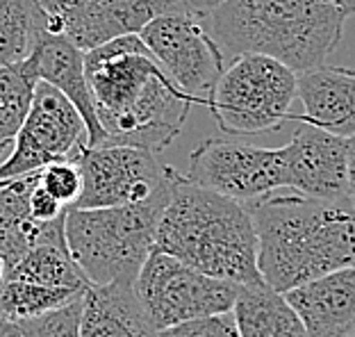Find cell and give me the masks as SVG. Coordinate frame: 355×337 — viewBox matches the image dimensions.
Wrapping results in <instances>:
<instances>
[{"label":"cell","mask_w":355,"mask_h":337,"mask_svg":"<svg viewBox=\"0 0 355 337\" xmlns=\"http://www.w3.org/2000/svg\"><path fill=\"white\" fill-rule=\"evenodd\" d=\"M85 76L103 146L159 155L182 132L191 101L166 78L139 35L85 53Z\"/></svg>","instance_id":"obj_1"},{"label":"cell","mask_w":355,"mask_h":337,"mask_svg":"<svg viewBox=\"0 0 355 337\" xmlns=\"http://www.w3.org/2000/svg\"><path fill=\"white\" fill-rule=\"evenodd\" d=\"M257 235V269L271 290L355 267V210L305 196H266L248 205Z\"/></svg>","instance_id":"obj_2"},{"label":"cell","mask_w":355,"mask_h":337,"mask_svg":"<svg viewBox=\"0 0 355 337\" xmlns=\"http://www.w3.org/2000/svg\"><path fill=\"white\" fill-rule=\"evenodd\" d=\"M153 251L239 287L264 283L251 207L196 187L184 175L159 216Z\"/></svg>","instance_id":"obj_3"},{"label":"cell","mask_w":355,"mask_h":337,"mask_svg":"<svg viewBox=\"0 0 355 337\" xmlns=\"http://www.w3.org/2000/svg\"><path fill=\"white\" fill-rule=\"evenodd\" d=\"M205 19L221 51L262 55L298 76L324 67L349 16L326 0H225Z\"/></svg>","instance_id":"obj_4"},{"label":"cell","mask_w":355,"mask_h":337,"mask_svg":"<svg viewBox=\"0 0 355 337\" xmlns=\"http://www.w3.org/2000/svg\"><path fill=\"white\" fill-rule=\"evenodd\" d=\"M171 194L130 207L67 210V246L89 287L135 285Z\"/></svg>","instance_id":"obj_5"},{"label":"cell","mask_w":355,"mask_h":337,"mask_svg":"<svg viewBox=\"0 0 355 337\" xmlns=\"http://www.w3.org/2000/svg\"><path fill=\"white\" fill-rule=\"evenodd\" d=\"M296 101V74L262 55H239L216 83L207 107L225 135L278 130Z\"/></svg>","instance_id":"obj_6"},{"label":"cell","mask_w":355,"mask_h":337,"mask_svg":"<svg viewBox=\"0 0 355 337\" xmlns=\"http://www.w3.org/2000/svg\"><path fill=\"white\" fill-rule=\"evenodd\" d=\"M83 175L80 198L69 210H107L148 203L171 194L180 171L159 155L130 146H83L73 157Z\"/></svg>","instance_id":"obj_7"},{"label":"cell","mask_w":355,"mask_h":337,"mask_svg":"<svg viewBox=\"0 0 355 337\" xmlns=\"http://www.w3.org/2000/svg\"><path fill=\"white\" fill-rule=\"evenodd\" d=\"M135 294L159 333L196 319L228 315L239 285L209 278L166 253L153 251L135 280Z\"/></svg>","instance_id":"obj_8"},{"label":"cell","mask_w":355,"mask_h":337,"mask_svg":"<svg viewBox=\"0 0 355 337\" xmlns=\"http://www.w3.org/2000/svg\"><path fill=\"white\" fill-rule=\"evenodd\" d=\"M139 39L178 89L191 103L207 105L225 64L205 16L189 12L187 5H178L155 16L139 32Z\"/></svg>","instance_id":"obj_9"},{"label":"cell","mask_w":355,"mask_h":337,"mask_svg":"<svg viewBox=\"0 0 355 337\" xmlns=\"http://www.w3.org/2000/svg\"><path fill=\"white\" fill-rule=\"evenodd\" d=\"M184 178L196 187L253 205L276 189L287 187L285 150L212 137L191 150L189 171Z\"/></svg>","instance_id":"obj_10"},{"label":"cell","mask_w":355,"mask_h":337,"mask_svg":"<svg viewBox=\"0 0 355 337\" xmlns=\"http://www.w3.org/2000/svg\"><path fill=\"white\" fill-rule=\"evenodd\" d=\"M83 146H87V128L80 112L55 87L39 80L12 153L0 164V182L73 159Z\"/></svg>","instance_id":"obj_11"},{"label":"cell","mask_w":355,"mask_h":337,"mask_svg":"<svg viewBox=\"0 0 355 337\" xmlns=\"http://www.w3.org/2000/svg\"><path fill=\"white\" fill-rule=\"evenodd\" d=\"M184 3L162 0H62L48 14V32L67 37L78 51L89 53L121 37L139 35L155 16Z\"/></svg>","instance_id":"obj_12"},{"label":"cell","mask_w":355,"mask_h":337,"mask_svg":"<svg viewBox=\"0 0 355 337\" xmlns=\"http://www.w3.org/2000/svg\"><path fill=\"white\" fill-rule=\"evenodd\" d=\"M285 150L287 187L298 196L349 203L346 200V139L335 137L317 126H298L294 137L282 146Z\"/></svg>","instance_id":"obj_13"},{"label":"cell","mask_w":355,"mask_h":337,"mask_svg":"<svg viewBox=\"0 0 355 337\" xmlns=\"http://www.w3.org/2000/svg\"><path fill=\"white\" fill-rule=\"evenodd\" d=\"M308 337H346L355 328V267L285 292Z\"/></svg>","instance_id":"obj_14"},{"label":"cell","mask_w":355,"mask_h":337,"mask_svg":"<svg viewBox=\"0 0 355 337\" xmlns=\"http://www.w3.org/2000/svg\"><path fill=\"white\" fill-rule=\"evenodd\" d=\"M30 64L37 80L55 87L80 112L87 128V146L89 148L103 146L105 135L98 126V119H96L92 94H89L87 87L85 53L78 51L67 37L55 35V32H46L39 39L35 53L30 55Z\"/></svg>","instance_id":"obj_15"},{"label":"cell","mask_w":355,"mask_h":337,"mask_svg":"<svg viewBox=\"0 0 355 337\" xmlns=\"http://www.w3.org/2000/svg\"><path fill=\"white\" fill-rule=\"evenodd\" d=\"M296 96L305 107L298 121L317 126L335 137L349 139L355 135V69L324 64L298 74Z\"/></svg>","instance_id":"obj_16"},{"label":"cell","mask_w":355,"mask_h":337,"mask_svg":"<svg viewBox=\"0 0 355 337\" xmlns=\"http://www.w3.org/2000/svg\"><path fill=\"white\" fill-rule=\"evenodd\" d=\"M80 337H159V331L144 312L135 285H107L85 292Z\"/></svg>","instance_id":"obj_17"},{"label":"cell","mask_w":355,"mask_h":337,"mask_svg":"<svg viewBox=\"0 0 355 337\" xmlns=\"http://www.w3.org/2000/svg\"><path fill=\"white\" fill-rule=\"evenodd\" d=\"M64 219H67V214L46 223L35 246L12 269L5 271L3 280H26V283L44 287L87 292V280L80 274V269L69 253L67 235H64Z\"/></svg>","instance_id":"obj_18"},{"label":"cell","mask_w":355,"mask_h":337,"mask_svg":"<svg viewBox=\"0 0 355 337\" xmlns=\"http://www.w3.org/2000/svg\"><path fill=\"white\" fill-rule=\"evenodd\" d=\"M232 319L239 337H308L285 294L266 283L239 287Z\"/></svg>","instance_id":"obj_19"},{"label":"cell","mask_w":355,"mask_h":337,"mask_svg":"<svg viewBox=\"0 0 355 337\" xmlns=\"http://www.w3.org/2000/svg\"><path fill=\"white\" fill-rule=\"evenodd\" d=\"M39 182V171L10 180L0 187V262L3 276L26 255L42 235L46 223L30 219V194Z\"/></svg>","instance_id":"obj_20"},{"label":"cell","mask_w":355,"mask_h":337,"mask_svg":"<svg viewBox=\"0 0 355 337\" xmlns=\"http://www.w3.org/2000/svg\"><path fill=\"white\" fill-rule=\"evenodd\" d=\"M48 32V14L37 0H0V69L30 60Z\"/></svg>","instance_id":"obj_21"},{"label":"cell","mask_w":355,"mask_h":337,"mask_svg":"<svg viewBox=\"0 0 355 337\" xmlns=\"http://www.w3.org/2000/svg\"><path fill=\"white\" fill-rule=\"evenodd\" d=\"M85 292L60 290V287H44L26 280H3L0 285V317L14 324L30 322L44 317L69 303L83 299Z\"/></svg>","instance_id":"obj_22"},{"label":"cell","mask_w":355,"mask_h":337,"mask_svg":"<svg viewBox=\"0 0 355 337\" xmlns=\"http://www.w3.org/2000/svg\"><path fill=\"white\" fill-rule=\"evenodd\" d=\"M37 83L30 60L0 69V153L14 146L16 135L28 116Z\"/></svg>","instance_id":"obj_23"},{"label":"cell","mask_w":355,"mask_h":337,"mask_svg":"<svg viewBox=\"0 0 355 337\" xmlns=\"http://www.w3.org/2000/svg\"><path fill=\"white\" fill-rule=\"evenodd\" d=\"M83 303H85V296L60 310L48 312L44 317L30 319V322H21L19 328H21L23 337H80Z\"/></svg>","instance_id":"obj_24"},{"label":"cell","mask_w":355,"mask_h":337,"mask_svg":"<svg viewBox=\"0 0 355 337\" xmlns=\"http://www.w3.org/2000/svg\"><path fill=\"white\" fill-rule=\"evenodd\" d=\"M39 187L46 189L64 207H73L83 191V175L73 159H64L39 171Z\"/></svg>","instance_id":"obj_25"},{"label":"cell","mask_w":355,"mask_h":337,"mask_svg":"<svg viewBox=\"0 0 355 337\" xmlns=\"http://www.w3.org/2000/svg\"><path fill=\"white\" fill-rule=\"evenodd\" d=\"M159 337H239L232 312L228 315H216L173 326L168 331H162Z\"/></svg>","instance_id":"obj_26"},{"label":"cell","mask_w":355,"mask_h":337,"mask_svg":"<svg viewBox=\"0 0 355 337\" xmlns=\"http://www.w3.org/2000/svg\"><path fill=\"white\" fill-rule=\"evenodd\" d=\"M69 207H64L62 203H58L51 194H48L46 189L39 187V182H37V187L32 189V194H30V219L32 221H37V223H51L55 219H60V216L67 214Z\"/></svg>","instance_id":"obj_27"},{"label":"cell","mask_w":355,"mask_h":337,"mask_svg":"<svg viewBox=\"0 0 355 337\" xmlns=\"http://www.w3.org/2000/svg\"><path fill=\"white\" fill-rule=\"evenodd\" d=\"M346 200L355 210V135L346 139Z\"/></svg>","instance_id":"obj_28"},{"label":"cell","mask_w":355,"mask_h":337,"mask_svg":"<svg viewBox=\"0 0 355 337\" xmlns=\"http://www.w3.org/2000/svg\"><path fill=\"white\" fill-rule=\"evenodd\" d=\"M225 0H184V5H187V10L198 14V16H207L212 14L216 7H221Z\"/></svg>","instance_id":"obj_29"},{"label":"cell","mask_w":355,"mask_h":337,"mask_svg":"<svg viewBox=\"0 0 355 337\" xmlns=\"http://www.w3.org/2000/svg\"><path fill=\"white\" fill-rule=\"evenodd\" d=\"M0 337H23L19 324L10 322V319L0 317Z\"/></svg>","instance_id":"obj_30"},{"label":"cell","mask_w":355,"mask_h":337,"mask_svg":"<svg viewBox=\"0 0 355 337\" xmlns=\"http://www.w3.org/2000/svg\"><path fill=\"white\" fill-rule=\"evenodd\" d=\"M326 3H330L333 7H337V10H342L346 16L355 14V0H326Z\"/></svg>","instance_id":"obj_31"},{"label":"cell","mask_w":355,"mask_h":337,"mask_svg":"<svg viewBox=\"0 0 355 337\" xmlns=\"http://www.w3.org/2000/svg\"><path fill=\"white\" fill-rule=\"evenodd\" d=\"M37 3L44 7V12H46V14H51V12H55V10H58L62 0H37Z\"/></svg>","instance_id":"obj_32"},{"label":"cell","mask_w":355,"mask_h":337,"mask_svg":"<svg viewBox=\"0 0 355 337\" xmlns=\"http://www.w3.org/2000/svg\"><path fill=\"white\" fill-rule=\"evenodd\" d=\"M0 285H3V262H0Z\"/></svg>","instance_id":"obj_33"},{"label":"cell","mask_w":355,"mask_h":337,"mask_svg":"<svg viewBox=\"0 0 355 337\" xmlns=\"http://www.w3.org/2000/svg\"><path fill=\"white\" fill-rule=\"evenodd\" d=\"M162 3H184V0H162Z\"/></svg>","instance_id":"obj_34"},{"label":"cell","mask_w":355,"mask_h":337,"mask_svg":"<svg viewBox=\"0 0 355 337\" xmlns=\"http://www.w3.org/2000/svg\"><path fill=\"white\" fill-rule=\"evenodd\" d=\"M346 337H355V328H353V331H351L349 335H346Z\"/></svg>","instance_id":"obj_35"},{"label":"cell","mask_w":355,"mask_h":337,"mask_svg":"<svg viewBox=\"0 0 355 337\" xmlns=\"http://www.w3.org/2000/svg\"><path fill=\"white\" fill-rule=\"evenodd\" d=\"M7 182H10V180H3V182H0V187H5V184H7Z\"/></svg>","instance_id":"obj_36"}]
</instances>
